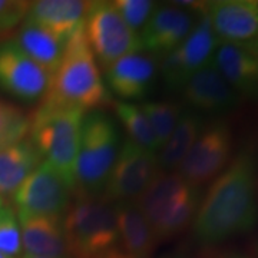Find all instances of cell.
<instances>
[{
  "label": "cell",
  "instance_id": "cell-15",
  "mask_svg": "<svg viewBox=\"0 0 258 258\" xmlns=\"http://www.w3.org/2000/svg\"><path fill=\"white\" fill-rule=\"evenodd\" d=\"M182 92L191 108L205 113L224 115L240 105V96L212 63L194 74L184 85Z\"/></svg>",
  "mask_w": 258,
  "mask_h": 258
},
{
  "label": "cell",
  "instance_id": "cell-32",
  "mask_svg": "<svg viewBox=\"0 0 258 258\" xmlns=\"http://www.w3.org/2000/svg\"><path fill=\"white\" fill-rule=\"evenodd\" d=\"M165 258H186L185 255H181V254H171V255H166Z\"/></svg>",
  "mask_w": 258,
  "mask_h": 258
},
{
  "label": "cell",
  "instance_id": "cell-7",
  "mask_svg": "<svg viewBox=\"0 0 258 258\" xmlns=\"http://www.w3.org/2000/svg\"><path fill=\"white\" fill-rule=\"evenodd\" d=\"M83 32L103 69L142 49L139 35L125 23L113 2H91L83 22Z\"/></svg>",
  "mask_w": 258,
  "mask_h": 258
},
{
  "label": "cell",
  "instance_id": "cell-35",
  "mask_svg": "<svg viewBox=\"0 0 258 258\" xmlns=\"http://www.w3.org/2000/svg\"><path fill=\"white\" fill-rule=\"evenodd\" d=\"M0 258H9V257H6V255H3V254H0Z\"/></svg>",
  "mask_w": 258,
  "mask_h": 258
},
{
  "label": "cell",
  "instance_id": "cell-24",
  "mask_svg": "<svg viewBox=\"0 0 258 258\" xmlns=\"http://www.w3.org/2000/svg\"><path fill=\"white\" fill-rule=\"evenodd\" d=\"M112 106H113L115 113H116L118 119L120 120L122 126L128 132L129 139L132 142H135L139 147L149 149L152 152L159 149L154 131L138 105L122 101H113Z\"/></svg>",
  "mask_w": 258,
  "mask_h": 258
},
{
  "label": "cell",
  "instance_id": "cell-25",
  "mask_svg": "<svg viewBox=\"0 0 258 258\" xmlns=\"http://www.w3.org/2000/svg\"><path fill=\"white\" fill-rule=\"evenodd\" d=\"M139 108L147 116L157 138L158 145L161 148L174 132L176 123L184 112L181 105L172 102H145Z\"/></svg>",
  "mask_w": 258,
  "mask_h": 258
},
{
  "label": "cell",
  "instance_id": "cell-34",
  "mask_svg": "<svg viewBox=\"0 0 258 258\" xmlns=\"http://www.w3.org/2000/svg\"><path fill=\"white\" fill-rule=\"evenodd\" d=\"M2 204H3V201H2V197H0V210H2Z\"/></svg>",
  "mask_w": 258,
  "mask_h": 258
},
{
  "label": "cell",
  "instance_id": "cell-30",
  "mask_svg": "<svg viewBox=\"0 0 258 258\" xmlns=\"http://www.w3.org/2000/svg\"><path fill=\"white\" fill-rule=\"evenodd\" d=\"M102 258H137L135 255H131L128 252H125L123 249H119V248H115L109 251L106 255H103Z\"/></svg>",
  "mask_w": 258,
  "mask_h": 258
},
{
  "label": "cell",
  "instance_id": "cell-1",
  "mask_svg": "<svg viewBox=\"0 0 258 258\" xmlns=\"http://www.w3.org/2000/svg\"><path fill=\"white\" fill-rule=\"evenodd\" d=\"M257 220L258 157L244 148L198 204L192 220L194 238L201 245H217L252 231Z\"/></svg>",
  "mask_w": 258,
  "mask_h": 258
},
{
  "label": "cell",
  "instance_id": "cell-20",
  "mask_svg": "<svg viewBox=\"0 0 258 258\" xmlns=\"http://www.w3.org/2000/svg\"><path fill=\"white\" fill-rule=\"evenodd\" d=\"M119 242L125 252L137 258H149L157 245L155 235L137 203L115 204Z\"/></svg>",
  "mask_w": 258,
  "mask_h": 258
},
{
  "label": "cell",
  "instance_id": "cell-28",
  "mask_svg": "<svg viewBox=\"0 0 258 258\" xmlns=\"http://www.w3.org/2000/svg\"><path fill=\"white\" fill-rule=\"evenodd\" d=\"M122 19L135 33L142 30L155 9V3L148 0H116L113 2Z\"/></svg>",
  "mask_w": 258,
  "mask_h": 258
},
{
  "label": "cell",
  "instance_id": "cell-31",
  "mask_svg": "<svg viewBox=\"0 0 258 258\" xmlns=\"http://www.w3.org/2000/svg\"><path fill=\"white\" fill-rule=\"evenodd\" d=\"M245 47L248 49L252 55L255 56V59H257V62H258V45L257 43H255V42H252V43H249V45H247Z\"/></svg>",
  "mask_w": 258,
  "mask_h": 258
},
{
  "label": "cell",
  "instance_id": "cell-36",
  "mask_svg": "<svg viewBox=\"0 0 258 258\" xmlns=\"http://www.w3.org/2000/svg\"><path fill=\"white\" fill-rule=\"evenodd\" d=\"M255 43H257V45H258V39H257V40H255Z\"/></svg>",
  "mask_w": 258,
  "mask_h": 258
},
{
  "label": "cell",
  "instance_id": "cell-23",
  "mask_svg": "<svg viewBox=\"0 0 258 258\" xmlns=\"http://www.w3.org/2000/svg\"><path fill=\"white\" fill-rule=\"evenodd\" d=\"M203 128L204 122L198 113L194 111L182 112L174 132L161 147L159 157H157L158 168L161 172H175L192 148L195 139L198 138Z\"/></svg>",
  "mask_w": 258,
  "mask_h": 258
},
{
  "label": "cell",
  "instance_id": "cell-11",
  "mask_svg": "<svg viewBox=\"0 0 258 258\" xmlns=\"http://www.w3.org/2000/svg\"><path fill=\"white\" fill-rule=\"evenodd\" d=\"M158 172L159 168L155 152L126 139L119 148L105 186V197L116 203H135L134 200L142 197Z\"/></svg>",
  "mask_w": 258,
  "mask_h": 258
},
{
  "label": "cell",
  "instance_id": "cell-18",
  "mask_svg": "<svg viewBox=\"0 0 258 258\" xmlns=\"http://www.w3.org/2000/svg\"><path fill=\"white\" fill-rule=\"evenodd\" d=\"M89 3L82 0H39L30 3L25 20L47 29L68 42L83 26Z\"/></svg>",
  "mask_w": 258,
  "mask_h": 258
},
{
  "label": "cell",
  "instance_id": "cell-12",
  "mask_svg": "<svg viewBox=\"0 0 258 258\" xmlns=\"http://www.w3.org/2000/svg\"><path fill=\"white\" fill-rule=\"evenodd\" d=\"M52 74L30 59L13 42L0 43V89L20 101L36 102L46 98Z\"/></svg>",
  "mask_w": 258,
  "mask_h": 258
},
{
  "label": "cell",
  "instance_id": "cell-27",
  "mask_svg": "<svg viewBox=\"0 0 258 258\" xmlns=\"http://www.w3.org/2000/svg\"><path fill=\"white\" fill-rule=\"evenodd\" d=\"M22 251V237L16 212L10 207L0 210V254L15 258Z\"/></svg>",
  "mask_w": 258,
  "mask_h": 258
},
{
  "label": "cell",
  "instance_id": "cell-21",
  "mask_svg": "<svg viewBox=\"0 0 258 258\" xmlns=\"http://www.w3.org/2000/svg\"><path fill=\"white\" fill-rule=\"evenodd\" d=\"M42 162V155L30 141H20L0 149V197L15 195Z\"/></svg>",
  "mask_w": 258,
  "mask_h": 258
},
{
  "label": "cell",
  "instance_id": "cell-29",
  "mask_svg": "<svg viewBox=\"0 0 258 258\" xmlns=\"http://www.w3.org/2000/svg\"><path fill=\"white\" fill-rule=\"evenodd\" d=\"M30 3L20 0H0V35L23 23Z\"/></svg>",
  "mask_w": 258,
  "mask_h": 258
},
{
  "label": "cell",
  "instance_id": "cell-22",
  "mask_svg": "<svg viewBox=\"0 0 258 258\" xmlns=\"http://www.w3.org/2000/svg\"><path fill=\"white\" fill-rule=\"evenodd\" d=\"M13 42L30 59H33L52 75L62 59L66 46L64 40L29 20H23Z\"/></svg>",
  "mask_w": 258,
  "mask_h": 258
},
{
  "label": "cell",
  "instance_id": "cell-17",
  "mask_svg": "<svg viewBox=\"0 0 258 258\" xmlns=\"http://www.w3.org/2000/svg\"><path fill=\"white\" fill-rule=\"evenodd\" d=\"M211 63L240 98L257 101L258 62L247 47L220 43Z\"/></svg>",
  "mask_w": 258,
  "mask_h": 258
},
{
  "label": "cell",
  "instance_id": "cell-16",
  "mask_svg": "<svg viewBox=\"0 0 258 258\" xmlns=\"http://www.w3.org/2000/svg\"><path fill=\"white\" fill-rule=\"evenodd\" d=\"M157 74L155 60L144 52L120 57L105 69L106 83L122 102L142 99L149 92Z\"/></svg>",
  "mask_w": 258,
  "mask_h": 258
},
{
  "label": "cell",
  "instance_id": "cell-33",
  "mask_svg": "<svg viewBox=\"0 0 258 258\" xmlns=\"http://www.w3.org/2000/svg\"><path fill=\"white\" fill-rule=\"evenodd\" d=\"M22 258H50V257H35V255H23Z\"/></svg>",
  "mask_w": 258,
  "mask_h": 258
},
{
  "label": "cell",
  "instance_id": "cell-3",
  "mask_svg": "<svg viewBox=\"0 0 258 258\" xmlns=\"http://www.w3.org/2000/svg\"><path fill=\"white\" fill-rule=\"evenodd\" d=\"M85 112L45 98L29 119L30 142L74 189Z\"/></svg>",
  "mask_w": 258,
  "mask_h": 258
},
{
  "label": "cell",
  "instance_id": "cell-5",
  "mask_svg": "<svg viewBox=\"0 0 258 258\" xmlns=\"http://www.w3.org/2000/svg\"><path fill=\"white\" fill-rule=\"evenodd\" d=\"M200 204V189L189 185L178 172H158L138 207L147 218L155 240L174 237L192 222Z\"/></svg>",
  "mask_w": 258,
  "mask_h": 258
},
{
  "label": "cell",
  "instance_id": "cell-19",
  "mask_svg": "<svg viewBox=\"0 0 258 258\" xmlns=\"http://www.w3.org/2000/svg\"><path fill=\"white\" fill-rule=\"evenodd\" d=\"M25 255L69 258L62 220L33 217L19 220Z\"/></svg>",
  "mask_w": 258,
  "mask_h": 258
},
{
  "label": "cell",
  "instance_id": "cell-9",
  "mask_svg": "<svg viewBox=\"0 0 258 258\" xmlns=\"http://www.w3.org/2000/svg\"><path fill=\"white\" fill-rule=\"evenodd\" d=\"M232 154V134L222 120H214L204 125L192 148L186 154L178 174L192 186L215 179L230 164Z\"/></svg>",
  "mask_w": 258,
  "mask_h": 258
},
{
  "label": "cell",
  "instance_id": "cell-13",
  "mask_svg": "<svg viewBox=\"0 0 258 258\" xmlns=\"http://www.w3.org/2000/svg\"><path fill=\"white\" fill-rule=\"evenodd\" d=\"M198 13L178 5H162L155 8L139 35L142 49L155 55L166 56L171 53L191 33Z\"/></svg>",
  "mask_w": 258,
  "mask_h": 258
},
{
  "label": "cell",
  "instance_id": "cell-6",
  "mask_svg": "<svg viewBox=\"0 0 258 258\" xmlns=\"http://www.w3.org/2000/svg\"><path fill=\"white\" fill-rule=\"evenodd\" d=\"M119 152V132L115 120L101 112L83 118L74 176L75 192L99 195Z\"/></svg>",
  "mask_w": 258,
  "mask_h": 258
},
{
  "label": "cell",
  "instance_id": "cell-14",
  "mask_svg": "<svg viewBox=\"0 0 258 258\" xmlns=\"http://www.w3.org/2000/svg\"><path fill=\"white\" fill-rule=\"evenodd\" d=\"M212 32L220 43L247 46L258 39V2L218 0L207 3Z\"/></svg>",
  "mask_w": 258,
  "mask_h": 258
},
{
  "label": "cell",
  "instance_id": "cell-2",
  "mask_svg": "<svg viewBox=\"0 0 258 258\" xmlns=\"http://www.w3.org/2000/svg\"><path fill=\"white\" fill-rule=\"evenodd\" d=\"M46 98L83 112L112 105L113 101L106 91L83 26L66 42L62 59L52 75Z\"/></svg>",
  "mask_w": 258,
  "mask_h": 258
},
{
  "label": "cell",
  "instance_id": "cell-10",
  "mask_svg": "<svg viewBox=\"0 0 258 258\" xmlns=\"http://www.w3.org/2000/svg\"><path fill=\"white\" fill-rule=\"evenodd\" d=\"M218 45L220 42L212 32L205 3L188 37L175 50L164 56L161 71L166 86L175 91L182 89L194 74L211 63Z\"/></svg>",
  "mask_w": 258,
  "mask_h": 258
},
{
  "label": "cell",
  "instance_id": "cell-8",
  "mask_svg": "<svg viewBox=\"0 0 258 258\" xmlns=\"http://www.w3.org/2000/svg\"><path fill=\"white\" fill-rule=\"evenodd\" d=\"M72 191L63 176L47 161H42L13 195L19 220L33 217L62 220Z\"/></svg>",
  "mask_w": 258,
  "mask_h": 258
},
{
  "label": "cell",
  "instance_id": "cell-4",
  "mask_svg": "<svg viewBox=\"0 0 258 258\" xmlns=\"http://www.w3.org/2000/svg\"><path fill=\"white\" fill-rule=\"evenodd\" d=\"M62 220L69 258H102L119 242L115 205L105 195L76 192Z\"/></svg>",
  "mask_w": 258,
  "mask_h": 258
},
{
  "label": "cell",
  "instance_id": "cell-26",
  "mask_svg": "<svg viewBox=\"0 0 258 258\" xmlns=\"http://www.w3.org/2000/svg\"><path fill=\"white\" fill-rule=\"evenodd\" d=\"M29 126L28 116L23 112L0 101V149L23 141Z\"/></svg>",
  "mask_w": 258,
  "mask_h": 258
}]
</instances>
